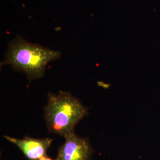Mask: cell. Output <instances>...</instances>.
<instances>
[{
  "mask_svg": "<svg viewBox=\"0 0 160 160\" xmlns=\"http://www.w3.org/2000/svg\"><path fill=\"white\" fill-rule=\"evenodd\" d=\"M4 137L16 145L28 160H40L47 155L48 149L53 141V139L49 138L38 139L26 137L23 139H17L9 136Z\"/></svg>",
  "mask_w": 160,
  "mask_h": 160,
  "instance_id": "obj_4",
  "label": "cell"
},
{
  "mask_svg": "<svg viewBox=\"0 0 160 160\" xmlns=\"http://www.w3.org/2000/svg\"><path fill=\"white\" fill-rule=\"evenodd\" d=\"M60 57L59 52L33 44L17 36L8 44L1 65H10L14 70L26 74L29 82H32L43 77L47 64Z\"/></svg>",
  "mask_w": 160,
  "mask_h": 160,
  "instance_id": "obj_1",
  "label": "cell"
},
{
  "mask_svg": "<svg viewBox=\"0 0 160 160\" xmlns=\"http://www.w3.org/2000/svg\"><path fill=\"white\" fill-rule=\"evenodd\" d=\"M58 150L57 160H91L93 149L88 139L79 137L74 131L65 137Z\"/></svg>",
  "mask_w": 160,
  "mask_h": 160,
  "instance_id": "obj_3",
  "label": "cell"
},
{
  "mask_svg": "<svg viewBox=\"0 0 160 160\" xmlns=\"http://www.w3.org/2000/svg\"><path fill=\"white\" fill-rule=\"evenodd\" d=\"M40 160H53V159H52L51 157H49L48 156H44L43 157H42Z\"/></svg>",
  "mask_w": 160,
  "mask_h": 160,
  "instance_id": "obj_5",
  "label": "cell"
},
{
  "mask_svg": "<svg viewBox=\"0 0 160 160\" xmlns=\"http://www.w3.org/2000/svg\"><path fill=\"white\" fill-rule=\"evenodd\" d=\"M48 131L65 137L88 113V108L70 92L49 93L44 109Z\"/></svg>",
  "mask_w": 160,
  "mask_h": 160,
  "instance_id": "obj_2",
  "label": "cell"
}]
</instances>
